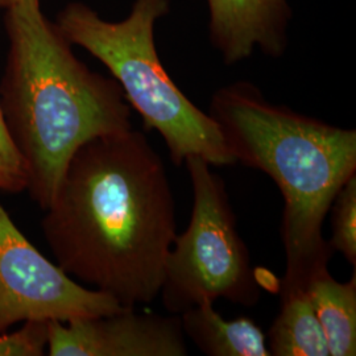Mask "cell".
I'll use <instances>...</instances> for the list:
<instances>
[{
	"label": "cell",
	"mask_w": 356,
	"mask_h": 356,
	"mask_svg": "<svg viewBox=\"0 0 356 356\" xmlns=\"http://www.w3.org/2000/svg\"><path fill=\"white\" fill-rule=\"evenodd\" d=\"M169 11L170 0H135L124 20L108 22L89 6L73 1L58 13L56 24L72 45L89 51L110 70L145 129L163 136L173 164L181 165L195 154L210 165H232L236 161L216 120L178 89L159 58L154 26Z\"/></svg>",
	"instance_id": "cell-4"
},
{
	"label": "cell",
	"mask_w": 356,
	"mask_h": 356,
	"mask_svg": "<svg viewBox=\"0 0 356 356\" xmlns=\"http://www.w3.org/2000/svg\"><path fill=\"white\" fill-rule=\"evenodd\" d=\"M6 11L0 104L26 165V191L45 210L81 145L132 128L131 106L114 78L76 57L40 0H17Z\"/></svg>",
	"instance_id": "cell-2"
},
{
	"label": "cell",
	"mask_w": 356,
	"mask_h": 356,
	"mask_svg": "<svg viewBox=\"0 0 356 356\" xmlns=\"http://www.w3.org/2000/svg\"><path fill=\"white\" fill-rule=\"evenodd\" d=\"M209 115L235 161L261 170L280 189L286 259L280 292L307 289L335 252L322 227L337 193L356 175L355 129L273 104L245 81L216 90Z\"/></svg>",
	"instance_id": "cell-3"
},
{
	"label": "cell",
	"mask_w": 356,
	"mask_h": 356,
	"mask_svg": "<svg viewBox=\"0 0 356 356\" xmlns=\"http://www.w3.org/2000/svg\"><path fill=\"white\" fill-rule=\"evenodd\" d=\"M210 38L226 65L248 58L256 47L280 57L288 45L291 7L286 0H207Z\"/></svg>",
	"instance_id": "cell-8"
},
{
	"label": "cell",
	"mask_w": 356,
	"mask_h": 356,
	"mask_svg": "<svg viewBox=\"0 0 356 356\" xmlns=\"http://www.w3.org/2000/svg\"><path fill=\"white\" fill-rule=\"evenodd\" d=\"M48 348V322L28 321L20 330L0 334V356H41Z\"/></svg>",
	"instance_id": "cell-14"
},
{
	"label": "cell",
	"mask_w": 356,
	"mask_h": 356,
	"mask_svg": "<svg viewBox=\"0 0 356 356\" xmlns=\"http://www.w3.org/2000/svg\"><path fill=\"white\" fill-rule=\"evenodd\" d=\"M24 161L13 143L0 104V191L19 194L26 191Z\"/></svg>",
	"instance_id": "cell-13"
},
{
	"label": "cell",
	"mask_w": 356,
	"mask_h": 356,
	"mask_svg": "<svg viewBox=\"0 0 356 356\" xmlns=\"http://www.w3.org/2000/svg\"><path fill=\"white\" fill-rule=\"evenodd\" d=\"M331 248L356 268V175L337 193L331 204Z\"/></svg>",
	"instance_id": "cell-12"
},
{
	"label": "cell",
	"mask_w": 356,
	"mask_h": 356,
	"mask_svg": "<svg viewBox=\"0 0 356 356\" xmlns=\"http://www.w3.org/2000/svg\"><path fill=\"white\" fill-rule=\"evenodd\" d=\"M184 163L191 177L193 209L188 229L176 235L166 257L159 293L163 305L172 314L206 300L256 305L260 284L238 232L223 178L200 156H189Z\"/></svg>",
	"instance_id": "cell-5"
},
{
	"label": "cell",
	"mask_w": 356,
	"mask_h": 356,
	"mask_svg": "<svg viewBox=\"0 0 356 356\" xmlns=\"http://www.w3.org/2000/svg\"><path fill=\"white\" fill-rule=\"evenodd\" d=\"M51 356H185L179 314L138 313L135 307L69 322H48Z\"/></svg>",
	"instance_id": "cell-7"
},
{
	"label": "cell",
	"mask_w": 356,
	"mask_h": 356,
	"mask_svg": "<svg viewBox=\"0 0 356 356\" xmlns=\"http://www.w3.org/2000/svg\"><path fill=\"white\" fill-rule=\"evenodd\" d=\"M185 337L209 356H270L267 338L248 317L223 318L213 301H202L179 314Z\"/></svg>",
	"instance_id": "cell-9"
},
{
	"label": "cell",
	"mask_w": 356,
	"mask_h": 356,
	"mask_svg": "<svg viewBox=\"0 0 356 356\" xmlns=\"http://www.w3.org/2000/svg\"><path fill=\"white\" fill-rule=\"evenodd\" d=\"M44 211L45 241L69 276L126 307L159 297L176 204L165 164L143 132L81 145Z\"/></svg>",
	"instance_id": "cell-1"
},
{
	"label": "cell",
	"mask_w": 356,
	"mask_h": 356,
	"mask_svg": "<svg viewBox=\"0 0 356 356\" xmlns=\"http://www.w3.org/2000/svg\"><path fill=\"white\" fill-rule=\"evenodd\" d=\"M17 0H0V10H7L10 6H13V3H16Z\"/></svg>",
	"instance_id": "cell-15"
},
{
	"label": "cell",
	"mask_w": 356,
	"mask_h": 356,
	"mask_svg": "<svg viewBox=\"0 0 356 356\" xmlns=\"http://www.w3.org/2000/svg\"><path fill=\"white\" fill-rule=\"evenodd\" d=\"M122 307L110 294L85 288L49 261L0 204V334L28 321L69 322Z\"/></svg>",
	"instance_id": "cell-6"
},
{
	"label": "cell",
	"mask_w": 356,
	"mask_h": 356,
	"mask_svg": "<svg viewBox=\"0 0 356 356\" xmlns=\"http://www.w3.org/2000/svg\"><path fill=\"white\" fill-rule=\"evenodd\" d=\"M266 338L270 355H330L307 289L280 292V312Z\"/></svg>",
	"instance_id": "cell-11"
},
{
	"label": "cell",
	"mask_w": 356,
	"mask_h": 356,
	"mask_svg": "<svg viewBox=\"0 0 356 356\" xmlns=\"http://www.w3.org/2000/svg\"><path fill=\"white\" fill-rule=\"evenodd\" d=\"M355 269L347 282L335 280L329 268L321 269L307 286L330 356L356 355Z\"/></svg>",
	"instance_id": "cell-10"
}]
</instances>
